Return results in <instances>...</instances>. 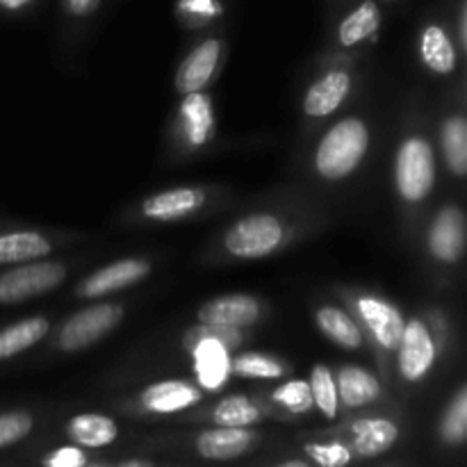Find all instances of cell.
<instances>
[{"label": "cell", "mask_w": 467, "mask_h": 467, "mask_svg": "<svg viewBox=\"0 0 467 467\" xmlns=\"http://www.w3.org/2000/svg\"><path fill=\"white\" fill-rule=\"evenodd\" d=\"M67 436L82 450H103L119 438V427L109 415L78 413L67 422Z\"/></svg>", "instance_id": "cell-23"}, {"label": "cell", "mask_w": 467, "mask_h": 467, "mask_svg": "<svg viewBox=\"0 0 467 467\" xmlns=\"http://www.w3.org/2000/svg\"><path fill=\"white\" fill-rule=\"evenodd\" d=\"M369 126L358 117H347L333 123L315 149V171L328 182L349 178L369 150Z\"/></svg>", "instance_id": "cell-1"}, {"label": "cell", "mask_w": 467, "mask_h": 467, "mask_svg": "<svg viewBox=\"0 0 467 467\" xmlns=\"http://www.w3.org/2000/svg\"><path fill=\"white\" fill-rule=\"evenodd\" d=\"M383 3H395V0H383Z\"/></svg>", "instance_id": "cell-43"}, {"label": "cell", "mask_w": 467, "mask_h": 467, "mask_svg": "<svg viewBox=\"0 0 467 467\" xmlns=\"http://www.w3.org/2000/svg\"><path fill=\"white\" fill-rule=\"evenodd\" d=\"M203 400V392L196 383L182 379H164L150 383L140 395V406L150 415H173L192 409Z\"/></svg>", "instance_id": "cell-13"}, {"label": "cell", "mask_w": 467, "mask_h": 467, "mask_svg": "<svg viewBox=\"0 0 467 467\" xmlns=\"http://www.w3.org/2000/svg\"><path fill=\"white\" fill-rule=\"evenodd\" d=\"M436 153L427 137L409 135L401 140L392 164L395 190L404 203H422L436 187Z\"/></svg>", "instance_id": "cell-2"}, {"label": "cell", "mask_w": 467, "mask_h": 467, "mask_svg": "<svg viewBox=\"0 0 467 467\" xmlns=\"http://www.w3.org/2000/svg\"><path fill=\"white\" fill-rule=\"evenodd\" d=\"M381 7L377 0H360L337 26V44L345 48H356L374 39L381 30Z\"/></svg>", "instance_id": "cell-24"}, {"label": "cell", "mask_w": 467, "mask_h": 467, "mask_svg": "<svg viewBox=\"0 0 467 467\" xmlns=\"http://www.w3.org/2000/svg\"><path fill=\"white\" fill-rule=\"evenodd\" d=\"M287 372H290V365H285L276 356L263 354V351H242L231 360V374L240 379L274 381V379H283Z\"/></svg>", "instance_id": "cell-28"}, {"label": "cell", "mask_w": 467, "mask_h": 467, "mask_svg": "<svg viewBox=\"0 0 467 467\" xmlns=\"http://www.w3.org/2000/svg\"><path fill=\"white\" fill-rule=\"evenodd\" d=\"M306 456L317 467H349L354 451L345 442H306Z\"/></svg>", "instance_id": "cell-32"}, {"label": "cell", "mask_w": 467, "mask_h": 467, "mask_svg": "<svg viewBox=\"0 0 467 467\" xmlns=\"http://www.w3.org/2000/svg\"><path fill=\"white\" fill-rule=\"evenodd\" d=\"M67 278V265L55 260L16 265L0 272V306L23 304L59 287Z\"/></svg>", "instance_id": "cell-4"}, {"label": "cell", "mask_w": 467, "mask_h": 467, "mask_svg": "<svg viewBox=\"0 0 467 467\" xmlns=\"http://www.w3.org/2000/svg\"><path fill=\"white\" fill-rule=\"evenodd\" d=\"M150 274V263L141 258H123L117 263H109L105 267L96 269L89 276L82 278L76 287V295L80 299H100V296L114 295L135 283L144 281Z\"/></svg>", "instance_id": "cell-8"}, {"label": "cell", "mask_w": 467, "mask_h": 467, "mask_svg": "<svg viewBox=\"0 0 467 467\" xmlns=\"http://www.w3.org/2000/svg\"><path fill=\"white\" fill-rule=\"evenodd\" d=\"M427 249L441 265H456L465 254V217L456 205H445L427 231Z\"/></svg>", "instance_id": "cell-10"}, {"label": "cell", "mask_w": 467, "mask_h": 467, "mask_svg": "<svg viewBox=\"0 0 467 467\" xmlns=\"http://www.w3.org/2000/svg\"><path fill=\"white\" fill-rule=\"evenodd\" d=\"M41 465L44 467H85V465H89V461H87V454L82 447L64 445V447H57V450L48 451V454L41 459Z\"/></svg>", "instance_id": "cell-35"}, {"label": "cell", "mask_w": 467, "mask_h": 467, "mask_svg": "<svg viewBox=\"0 0 467 467\" xmlns=\"http://www.w3.org/2000/svg\"><path fill=\"white\" fill-rule=\"evenodd\" d=\"M310 397H313V409L322 413L327 420H336L340 413V400H337L336 372L328 365L317 363L310 369L308 379Z\"/></svg>", "instance_id": "cell-29"}, {"label": "cell", "mask_w": 467, "mask_h": 467, "mask_svg": "<svg viewBox=\"0 0 467 467\" xmlns=\"http://www.w3.org/2000/svg\"><path fill=\"white\" fill-rule=\"evenodd\" d=\"M420 59L436 76H451L459 67V50L454 39L441 23H427L420 32Z\"/></svg>", "instance_id": "cell-19"}, {"label": "cell", "mask_w": 467, "mask_h": 467, "mask_svg": "<svg viewBox=\"0 0 467 467\" xmlns=\"http://www.w3.org/2000/svg\"><path fill=\"white\" fill-rule=\"evenodd\" d=\"M187 351L194 360L201 386L208 388V390H219L231 374V358H228L231 351L214 340H199L187 347Z\"/></svg>", "instance_id": "cell-22"}, {"label": "cell", "mask_w": 467, "mask_h": 467, "mask_svg": "<svg viewBox=\"0 0 467 467\" xmlns=\"http://www.w3.org/2000/svg\"><path fill=\"white\" fill-rule=\"evenodd\" d=\"M274 467H310L308 461H299V459H292V461H283V463L274 465Z\"/></svg>", "instance_id": "cell-40"}, {"label": "cell", "mask_w": 467, "mask_h": 467, "mask_svg": "<svg viewBox=\"0 0 467 467\" xmlns=\"http://www.w3.org/2000/svg\"><path fill=\"white\" fill-rule=\"evenodd\" d=\"M269 400L290 415H306L313 410V397H310L308 381L304 379H290V381L281 383L278 388H274Z\"/></svg>", "instance_id": "cell-31"}, {"label": "cell", "mask_w": 467, "mask_h": 467, "mask_svg": "<svg viewBox=\"0 0 467 467\" xmlns=\"http://www.w3.org/2000/svg\"><path fill=\"white\" fill-rule=\"evenodd\" d=\"M126 310L119 304H94L89 308L78 310L76 315L62 324L57 333V349L62 351H82L108 336L119 327Z\"/></svg>", "instance_id": "cell-7"}, {"label": "cell", "mask_w": 467, "mask_h": 467, "mask_svg": "<svg viewBox=\"0 0 467 467\" xmlns=\"http://www.w3.org/2000/svg\"><path fill=\"white\" fill-rule=\"evenodd\" d=\"M53 251V242L39 231H0V267L44 260Z\"/></svg>", "instance_id": "cell-20"}, {"label": "cell", "mask_w": 467, "mask_h": 467, "mask_svg": "<svg viewBox=\"0 0 467 467\" xmlns=\"http://www.w3.org/2000/svg\"><path fill=\"white\" fill-rule=\"evenodd\" d=\"M178 12L194 21H213L223 14V5L219 0H178Z\"/></svg>", "instance_id": "cell-36"}, {"label": "cell", "mask_w": 467, "mask_h": 467, "mask_svg": "<svg viewBox=\"0 0 467 467\" xmlns=\"http://www.w3.org/2000/svg\"><path fill=\"white\" fill-rule=\"evenodd\" d=\"M100 0H64V7H67V12L71 14V16H89V14H94L96 9H99Z\"/></svg>", "instance_id": "cell-37"}, {"label": "cell", "mask_w": 467, "mask_h": 467, "mask_svg": "<svg viewBox=\"0 0 467 467\" xmlns=\"http://www.w3.org/2000/svg\"><path fill=\"white\" fill-rule=\"evenodd\" d=\"M315 324L319 333L336 347L347 351H358L365 345V333L354 317L345 308L337 306H319L315 310Z\"/></svg>", "instance_id": "cell-21"}, {"label": "cell", "mask_w": 467, "mask_h": 467, "mask_svg": "<svg viewBox=\"0 0 467 467\" xmlns=\"http://www.w3.org/2000/svg\"><path fill=\"white\" fill-rule=\"evenodd\" d=\"M351 306H354V313L358 317L356 322L363 331H368L374 345L386 354H395L406 327V317L400 306L392 304L386 296L372 295V292L356 295L351 299Z\"/></svg>", "instance_id": "cell-6"}, {"label": "cell", "mask_w": 467, "mask_h": 467, "mask_svg": "<svg viewBox=\"0 0 467 467\" xmlns=\"http://www.w3.org/2000/svg\"><path fill=\"white\" fill-rule=\"evenodd\" d=\"M395 354L400 377L406 383H422L436 368L438 354H441V342L431 324L422 317L406 319Z\"/></svg>", "instance_id": "cell-5"}, {"label": "cell", "mask_w": 467, "mask_h": 467, "mask_svg": "<svg viewBox=\"0 0 467 467\" xmlns=\"http://www.w3.org/2000/svg\"><path fill=\"white\" fill-rule=\"evenodd\" d=\"M336 388L340 406L349 410L365 409L381 400L383 395L381 381L369 369L358 368V365H342L336 372Z\"/></svg>", "instance_id": "cell-18"}, {"label": "cell", "mask_w": 467, "mask_h": 467, "mask_svg": "<svg viewBox=\"0 0 467 467\" xmlns=\"http://www.w3.org/2000/svg\"><path fill=\"white\" fill-rule=\"evenodd\" d=\"M50 322L46 317H39V315L18 319V322L9 324V327L0 328V363H7V360L32 349L36 342L44 340Z\"/></svg>", "instance_id": "cell-25"}, {"label": "cell", "mask_w": 467, "mask_h": 467, "mask_svg": "<svg viewBox=\"0 0 467 467\" xmlns=\"http://www.w3.org/2000/svg\"><path fill=\"white\" fill-rule=\"evenodd\" d=\"M441 438L445 445L459 447L467 438V388L461 386L451 397L441 420Z\"/></svg>", "instance_id": "cell-30"}, {"label": "cell", "mask_w": 467, "mask_h": 467, "mask_svg": "<svg viewBox=\"0 0 467 467\" xmlns=\"http://www.w3.org/2000/svg\"><path fill=\"white\" fill-rule=\"evenodd\" d=\"M210 420L214 427H226V429H251L254 424L263 422L265 409L255 404L251 397L246 395H231L223 397L222 401L213 406L210 410Z\"/></svg>", "instance_id": "cell-26"}, {"label": "cell", "mask_w": 467, "mask_h": 467, "mask_svg": "<svg viewBox=\"0 0 467 467\" xmlns=\"http://www.w3.org/2000/svg\"><path fill=\"white\" fill-rule=\"evenodd\" d=\"M354 89V76L347 68H331L308 87L304 96V114L310 119L331 117L342 108Z\"/></svg>", "instance_id": "cell-12"}, {"label": "cell", "mask_w": 467, "mask_h": 467, "mask_svg": "<svg viewBox=\"0 0 467 467\" xmlns=\"http://www.w3.org/2000/svg\"><path fill=\"white\" fill-rule=\"evenodd\" d=\"M263 304L251 295H223L205 301L196 313L199 324L244 331L263 319Z\"/></svg>", "instance_id": "cell-9"}, {"label": "cell", "mask_w": 467, "mask_h": 467, "mask_svg": "<svg viewBox=\"0 0 467 467\" xmlns=\"http://www.w3.org/2000/svg\"><path fill=\"white\" fill-rule=\"evenodd\" d=\"M397 441H400V424L383 415L356 420L351 424L349 450L360 459H377V456L386 454Z\"/></svg>", "instance_id": "cell-17"}, {"label": "cell", "mask_w": 467, "mask_h": 467, "mask_svg": "<svg viewBox=\"0 0 467 467\" xmlns=\"http://www.w3.org/2000/svg\"><path fill=\"white\" fill-rule=\"evenodd\" d=\"M85 467H109V465H85Z\"/></svg>", "instance_id": "cell-42"}, {"label": "cell", "mask_w": 467, "mask_h": 467, "mask_svg": "<svg viewBox=\"0 0 467 467\" xmlns=\"http://www.w3.org/2000/svg\"><path fill=\"white\" fill-rule=\"evenodd\" d=\"M181 135L190 149H203L214 137V108L213 99L205 91L182 96L181 112Z\"/></svg>", "instance_id": "cell-16"}, {"label": "cell", "mask_w": 467, "mask_h": 467, "mask_svg": "<svg viewBox=\"0 0 467 467\" xmlns=\"http://www.w3.org/2000/svg\"><path fill=\"white\" fill-rule=\"evenodd\" d=\"M222 53V39H214V36L203 39L199 46H194L187 53V57L181 62L176 78H173V87H176L178 94L187 96L196 94V91H203L214 78V73H217Z\"/></svg>", "instance_id": "cell-11"}, {"label": "cell", "mask_w": 467, "mask_h": 467, "mask_svg": "<svg viewBox=\"0 0 467 467\" xmlns=\"http://www.w3.org/2000/svg\"><path fill=\"white\" fill-rule=\"evenodd\" d=\"M441 146L447 169L463 178L467 173V121L463 114H451L442 121Z\"/></svg>", "instance_id": "cell-27"}, {"label": "cell", "mask_w": 467, "mask_h": 467, "mask_svg": "<svg viewBox=\"0 0 467 467\" xmlns=\"http://www.w3.org/2000/svg\"><path fill=\"white\" fill-rule=\"evenodd\" d=\"M258 433L254 429H205L196 436L194 450L208 461H235L254 450Z\"/></svg>", "instance_id": "cell-15"}, {"label": "cell", "mask_w": 467, "mask_h": 467, "mask_svg": "<svg viewBox=\"0 0 467 467\" xmlns=\"http://www.w3.org/2000/svg\"><path fill=\"white\" fill-rule=\"evenodd\" d=\"M208 203V194L201 187H173L150 194L141 203V214L150 222H181L192 217Z\"/></svg>", "instance_id": "cell-14"}, {"label": "cell", "mask_w": 467, "mask_h": 467, "mask_svg": "<svg viewBox=\"0 0 467 467\" xmlns=\"http://www.w3.org/2000/svg\"><path fill=\"white\" fill-rule=\"evenodd\" d=\"M465 5L461 7V18H459V41H461V48H467V32H465Z\"/></svg>", "instance_id": "cell-39"}, {"label": "cell", "mask_w": 467, "mask_h": 467, "mask_svg": "<svg viewBox=\"0 0 467 467\" xmlns=\"http://www.w3.org/2000/svg\"><path fill=\"white\" fill-rule=\"evenodd\" d=\"M287 240V226L272 213H254L237 219L223 235V249L240 260H260L276 254Z\"/></svg>", "instance_id": "cell-3"}, {"label": "cell", "mask_w": 467, "mask_h": 467, "mask_svg": "<svg viewBox=\"0 0 467 467\" xmlns=\"http://www.w3.org/2000/svg\"><path fill=\"white\" fill-rule=\"evenodd\" d=\"M30 3L32 0H0V9H5V12H21Z\"/></svg>", "instance_id": "cell-38"}, {"label": "cell", "mask_w": 467, "mask_h": 467, "mask_svg": "<svg viewBox=\"0 0 467 467\" xmlns=\"http://www.w3.org/2000/svg\"><path fill=\"white\" fill-rule=\"evenodd\" d=\"M199 340H214V342H219V345L226 347L228 351H233V349H240V347L244 345L246 333L235 331V328L205 327V324H196V327H192L190 331L185 333V337H182V345H185V349H187V347L194 345V342H199Z\"/></svg>", "instance_id": "cell-34"}, {"label": "cell", "mask_w": 467, "mask_h": 467, "mask_svg": "<svg viewBox=\"0 0 467 467\" xmlns=\"http://www.w3.org/2000/svg\"><path fill=\"white\" fill-rule=\"evenodd\" d=\"M35 429V418L26 410H5L0 413V450L18 445Z\"/></svg>", "instance_id": "cell-33"}, {"label": "cell", "mask_w": 467, "mask_h": 467, "mask_svg": "<svg viewBox=\"0 0 467 467\" xmlns=\"http://www.w3.org/2000/svg\"><path fill=\"white\" fill-rule=\"evenodd\" d=\"M119 467H153V465L146 463V461H126V463H121Z\"/></svg>", "instance_id": "cell-41"}]
</instances>
